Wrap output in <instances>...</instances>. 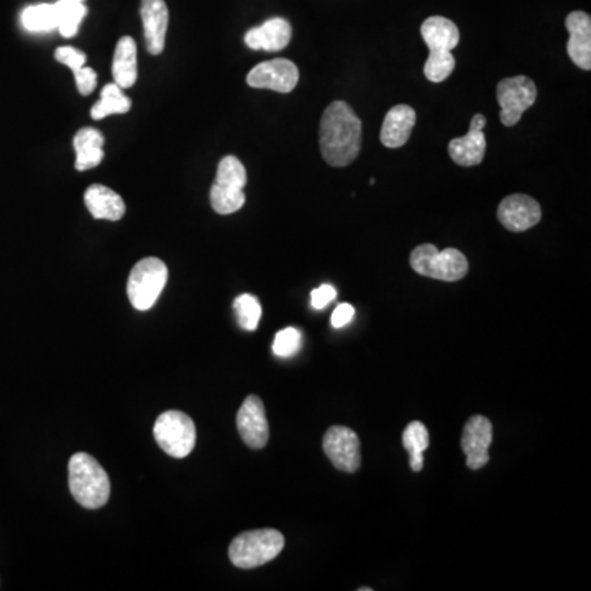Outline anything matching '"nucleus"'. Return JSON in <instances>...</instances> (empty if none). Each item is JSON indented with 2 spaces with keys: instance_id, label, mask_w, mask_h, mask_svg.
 I'll list each match as a JSON object with an SVG mask.
<instances>
[{
  "instance_id": "f257e3e1",
  "label": "nucleus",
  "mask_w": 591,
  "mask_h": 591,
  "mask_svg": "<svg viewBox=\"0 0 591 591\" xmlns=\"http://www.w3.org/2000/svg\"><path fill=\"white\" fill-rule=\"evenodd\" d=\"M319 145L324 160L335 168L357 160L362 148V120L347 102H332L322 114Z\"/></svg>"
},
{
  "instance_id": "f03ea898",
  "label": "nucleus",
  "mask_w": 591,
  "mask_h": 591,
  "mask_svg": "<svg viewBox=\"0 0 591 591\" xmlns=\"http://www.w3.org/2000/svg\"><path fill=\"white\" fill-rule=\"evenodd\" d=\"M421 35L429 48L424 76L431 83H442L454 73L455 58L452 50L460 42L459 27L452 20L436 15L422 23Z\"/></svg>"
},
{
  "instance_id": "7ed1b4c3",
  "label": "nucleus",
  "mask_w": 591,
  "mask_h": 591,
  "mask_svg": "<svg viewBox=\"0 0 591 591\" xmlns=\"http://www.w3.org/2000/svg\"><path fill=\"white\" fill-rule=\"evenodd\" d=\"M69 490L83 508L99 509L110 498V480L106 470L86 452L74 454L68 463Z\"/></svg>"
},
{
  "instance_id": "20e7f679",
  "label": "nucleus",
  "mask_w": 591,
  "mask_h": 591,
  "mask_svg": "<svg viewBox=\"0 0 591 591\" xmlns=\"http://www.w3.org/2000/svg\"><path fill=\"white\" fill-rule=\"evenodd\" d=\"M285 549V537L276 529L242 532L229 547L230 562L239 569L262 567L276 559Z\"/></svg>"
},
{
  "instance_id": "39448f33",
  "label": "nucleus",
  "mask_w": 591,
  "mask_h": 591,
  "mask_svg": "<svg viewBox=\"0 0 591 591\" xmlns=\"http://www.w3.org/2000/svg\"><path fill=\"white\" fill-rule=\"evenodd\" d=\"M411 268L432 280L454 283L467 276L468 260L457 248H445L440 252L436 245L424 243L411 253Z\"/></svg>"
},
{
  "instance_id": "423d86ee",
  "label": "nucleus",
  "mask_w": 591,
  "mask_h": 591,
  "mask_svg": "<svg viewBox=\"0 0 591 591\" xmlns=\"http://www.w3.org/2000/svg\"><path fill=\"white\" fill-rule=\"evenodd\" d=\"M247 184V170L235 156H225L217 166L216 183L211 188V206L220 216L240 211L245 204L243 188Z\"/></svg>"
},
{
  "instance_id": "0eeeda50",
  "label": "nucleus",
  "mask_w": 591,
  "mask_h": 591,
  "mask_svg": "<svg viewBox=\"0 0 591 591\" xmlns=\"http://www.w3.org/2000/svg\"><path fill=\"white\" fill-rule=\"evenodd\" d=\"M168 281V266L160 258H143L130 271L127 296L138 311L155 306Z\"/></svg>"
},
{
  "instance_id": "6e6552de",
  "label": "nucleus",
  "mask_w": 591,
  "mask_h": 591,
  "mask_svg": "<svg viewBox=\"0 0 591 591\" xmlns=\"http://www.w3.org/2000/svg\"><path fill=\"white\" fill-rule=\"evenodd\" d=\"M153 434L161 449L175 459L188 457L196 447L194 421L181 411H166L160 414L153 427Z\"/></svg>"
},
{
  "instance_id": "1a4fd4ad",
  "label": "nucleus",
  "mask_w": 591,
  "mask_h": 591,
  "mask_svg": "<svg viewBox=\"0 0 591 591\" xmlns=\"http://www.w3.org/2000/svg\"><path fill=\"white\" fill-rule=\"evenodd\" d=\"M496 97L501 107V124L514 127L524 112L534 106L537 99L536 84L527 76L503 79L496 89Z\"/></svg>"
},
{
  "instance_id": "9d476101",
  "label": "nucleus",
  "mask_w": 591,
  "mask_h": 591,
  "mask_svg": "<svg viewBox=\"0 0 591 591\" xmlns=\"http://www.w3.org/2000/svg\"><path fill=\"white\" fill-rule=\"evenodd\" d=\"M324 452L330 462L340 472H357L362 465V454H360V439L357 432L350 427L332 426L326 432L324 440Z\"/></svg>"
},
{
  "instance_id": "9b49d317",
  "label": "nucleus",
  "mask_w": 591,
  "mask_h": 591,
  "mask_svg": "<svg viewBox=\"0 0 591 591\" xmlns=\"http://www.w3.org/2000/svg\"><path fill=\"white\" fill-rule=\"evenodd\" d=\"M298 83V66L285 58L260 63L247 76V84L250 88L270 89L281 94L293 91Z\"/></svg>"
},
{
  "instance_id": "f8f14e48",
  "label": "nucleus",
  "mask_w": 591,
  "mask_h": 591,
  "mask_svg": "<svg viewBox=\"0 0 591 591\" xmlns=\"http://www.w3.org/2000/svg\"><path fill=\"white\" fill-rule=\"evenodd\" d=\"M491 442H493V424L485 416H473L463 427L462 449L467 455V467L480 470L490 462Z\"/></svg>"
},
{
  "instance_id": "ddd939ff",
  "label": "nucleus",
  "mask_w": 591,
  "mask_h": 591,
  "mask_svg": "<svg viewBox=\"0 0 591 591\" xmlns=\"http://www.w3.org/2000/svg\"><path fill=\"white\" fill-rule=\"evenodd\" d=\"M237 429L250 449H263L270 439L265 406L258 396H248L237 413Z\"/></svg>"
},
{
  "instance_id": "4468645a",
  "label": "nucleus",
  "mask_w": 591,
  "mask_h": 591,
  "mask_svg": "<svg viewBox=\"0 0 591 591\" xmlns=\"http://www.w3.org/2000/svg\"><path fill=\"white\" fill-rule=\"evenodd\" d=\"M498 219L511 232H526L542 219V209L536 199L526 194L504 197L498 207Z\"/></svg>"
},
{
  "instance_id": "2eb2a0df",
  "label": "nucleus",
  "mask_w": 591,
  "mask_h": 591,
  "mask_svg": "<svg viewBox=\"0 0 591 591\" xmlns=\"http://www.w3.org/2000/svg\"><path fill=\"white\" fill-rule=\"evenodd\" d=\"M486 127V117L483 114L473 115L470 130L467 135L454 138L449 143V155L459 166H477L482 163L486 153V138L483 129Z\"/></svg>"
},
{
  "instance_id": "dca6fc26",
  "label": "nucleus",
  "mask_w": 591,
  "mask_h": 591,
  "mask_svg": "<svg viewBox=\"0 0 591 591\" xmlns=\"http://www.w3.org/2000/svg\"><path fill=\"white\" fill-rule=\"evenodd\" d=\"M140 15L148 53L153 56L161 55L165 50L166 32L170 22V12L165 0H142Z\"/></svg>"
},
{
  "instance_id": "f3484780",
  "label": "nucleus",
  "mask_w": 591,
  "mask_h": 591,
  "mask_svg": "<svg viewBox=\"0 0 591 591\" xmlns=\"http://www.w3.org/2000/svg\"><path fill=\"white\" fill-rule=\"evenodd\" d=\"M570 38L567 43L570 60L580 69H591V17L585 12H572L565 20Z\"/></svg>"
},
{
  "instance_id": "a211bd4d",
  "label": "nucleus",
  "mask_w": 591,
  "mask_h": 591,
  "mask_svg": "<svg viewBox=\"0 0 591 591\" xmlns=\"http://www.w3.org/2000/svg\"><path fill=\"white\" fill-rule=\"evenodd\" d=\"M293 37V28L288 20L275 17V19L266 20L260 27L248 30L245 35V45L250 50H265L276 53V51L285 50Z\"/></svg>"
},
{
  "instance_id": "6ab92c4d",
  "label": "nucleus",
  "mask_w": 591,
  "mask_h": 591,
  "mask_svg": "<svg viewBox=\"0 0 591 591\" xmlns=\"http://www.w3.org/2000/svg\"><path fill=\"white\" fill-rule=\"evenodd\" d=\"M416 125V112L413 107L399 104L386 114L381 127V143L386 148H401L408 143Z\"/></svg>"
},
{
  "instance_id": "aec40b11",
  "label": "nucleus",
  "mask_w": 591,
  "mask_h": 591,
  "mask_svg": "<svg viewBox=\"0 0 591 591\" xmlns=\"http://www.w3.org/2000/svg\"><path fill=\"white\" fill-rule=\"evenodd\" d=\"M84 204L91 212L94 219L117 220L122 219L125 214V202L119 194L102 186V184H92L84 194Z\"/></svg>"
},
{
  "instance_id": "412c9836",
  "label": "nucleus",
  "mask_w": 591,
  "mask_h": 591,
  "mask_svg": "<svg viewBox=\"0 0 591 591\" xmlns=\"http://www.w3.org/2000/svg\"><path fill=\"white\" fill-rule=\"evenodd\" d=\"M114 83L122 89L132 88L137 83V43L130 37H122L115 46L112 61Z\"/></svg>"
},
{
  "instance_id": "4be33fe9",
  "label": "nucleus",
  "mask_w": 591,
  "mask_h": 591,
  "mask_svg": "<svg viewBox=\"0 0 591 591\" xmlns=\"http://www.w3.org/2000/svg\"><path fill=\"white\" fill-rule=\"evenodd\" d=\"M74 152H76V170L88 171L101 165L104 158V135L99 130L86 129L79 130L74 135Z\"/></svg>"
},
{
  "instance_id": "5701e85b",
  "label": "nucleus",
  "mask_w": 591,
  "mask_h": 591,
  "mask_svg": "<svg viewBox=\"0 0 591 591\" xmlns=\"http://www.w3.org/2000/svg\"><path fill=\"white\" fill-rule=\"evenodd\" d=\"M130 107H132V101L125 96L124 89L115 83L107 84L106 88L102 89L101 101L92 107L91 117L94 120H101L109 115L127 114Z\"/></svg>"
},
{
  "instance_id": "b1692460",
  "label": "nucleus",
  "mask_w": 591,
  "mask_h": 591,
  "mask_svg": "<svg viewBox=\"0 0 591 591\" xmlns=\"http://www.w3.org/2000/svg\"><path fill=\"white\" fill-rule=\"evenodd\" d=\"M22 25L33 33L51 32L58 28V14L55 4H38L23 10Z\"/></svg>"
},
{
  "instance_id": "393cba45",
  "label": "nucleus",
  "mask_w": 591,
  "mask_h": 591,
  "mask_svg": "<svg viewBox=\"0 0 591 591\" xmlns=\"http://www.w3.org/2000/svg\"><path fill=\"white\" fill-rule=\"evenodd\" d=\"M55 5L56 14H58L56 30H60L61 37H76L79 23L83 22L84 17L88 15V7L84 2H65V0H58Z\"/></svg>"
},
{
  "instance_id": "a878e982",
  "label": "nucleus",
  "mask_w": 591,
  "mask_h": 591,
  "mask_svg": "<svg viewBox=\"0 0 591 591\" xmlns=\"http://www.w3.org/2000/svg\"><path fill=\"white\" fill-rule=\"evenodd\" d=\"M234 311L237 314V321L243 330L253 332L258 329L262 319V304L252 294H242L234 301Z\"/></svg>"
},
{
  "instance_id": "bb28decb",
  "label": "nucleus",
  "mask_w": 591,
  "mask_h": 591,
  "mask_svg": "<svg viewBox=\"0 0 591 591\" xmlns=\"http://www.w3.org/2000/svg\"><path fill=\"white\" fill-rule=\"evenodd\" d=\"M303 345V335L294 327H286L276 334L273 352L281 358H291L299 352Z\"/></svg>"
},
{
  "instance_id": "cd10ccee",
  "label": "nucleus",
  "mask_w": 591,
  "mask_h": 591,
  "mask_svg": "<svg viewBox=\"0 0 591 591\" xmlns=\"http://www.w3.org/2000/svg\"><path fill=\"white\" fill-rule=\"evenodd\" d=\"M404 449L408 454H424L429 449V432L419 421L409 422L403 432Z\"/></svg>"
},
{
  "instance_id": "c85d7f7f",
  "label": "nucleus",
  "mask_w": 591,
  "mask_h": 591,
  "mask_svg": "<svg viewBox=\"0 0 591 591\" xmlns=\"http://www.w3.org/2000/svg\"><path fill=\"white\" fill-rule=\"evenodd\" d=\"M56 61H60L61 65L68 66L69 69L83 68L86 65V55L83 51L76 50L73 46H61L55 51Z\"/></svg>"
},
{
  "instance_id": "c756f323",
  "label": "nucleus",
  "mask_w": 591,
  "mask_h": 591,
  "mask_svg": "<svg viewBox=\"0 0 591 591\" xmlns=\"http://www.w3.org/2000/svg\"><path fill=\"white\" fill-rule=\"evenodd\" d=\"M74 79H76V86L78 91L83 96H89L97 86V74L96 71L88 66L84 65L83 68L76 69L73 71Z\"/></svg>"
},
{
  "instance_id": "7c9ffc66",
  "label": "nucleus",
  "mask_w": 591,
  "mask_h": 591,
  "mask_svg": "<svg viewBox=\"0 0 591 591\" xmlns=\"http://www.w3.org/2000/svg\"><path fill=\"white\" fill-rule=\"evenodd\" d=\"M337 298V291L332 285H322L319 288L312 289L311 306L317 311H321L324 307L329 306L334 299Z\"/></svg>"
},
{
  "instance_id": "2f4dec72",
  "label": "nucleus",
  "mask_w": 591,
  "mask_h": 591,
  "mask_svg": "<svg viewBox=\"0 0 591 591\" xmlns=\"http://www.w3.org/2000/svg\"><path fill=\"white\" fill-rule=\"evenodd\" d=\"M353 316H355V309H353L352 304H339V306L335 307L334 314H332V326L335 329H342L352 321Z\"/></svg>"
},
{
  "instance_id": "473e14b6",
  "label": "nucleus",
  "mask_w": 591,
  "mask_h": 591,
  "mask_svg": "<svg viewBox=\"0 0 591 591\" xmlns=\"http://www.w3.org/2000/svg\"><path fill=\"white\" fill-rule=\"evenodd\" d=\"M65 2H84V0H65Z\"/></svg>"
}]
</instances>
